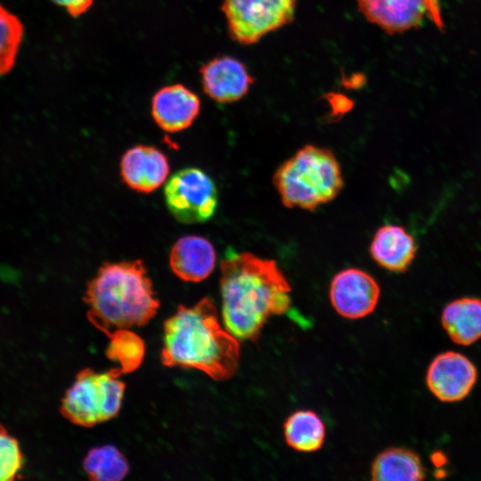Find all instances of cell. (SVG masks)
Returning <instances> with one entry per match:
<instances>
[{
	"label": "cell",
	"instance_id": "obj_20",
	"mask_svg": "<svg viewBox=\"0 0 481 481\" xmlns=\"http://www.w3.org/2000/svg\"><path fill=\"white\" fill-rule=\"evenodd\" d=\"M109 338L106 355L110 360L118 363L124 373L131 372L141 365L145 346L137 334L128 329H120L112 332Z\"/></svg>",
	"mask_w": 481,
	"mask_h": 481
},
{
	"label": "cell",
	"instance_id": "obj_7",
	"mask_svg": "<svg viewBox=\"0 0 481 481\" xmlns=\"http://www.w3.org/2000/svg\"><path fill=\"white\" fill-rule=\"evenodd\" d=\"M164 197L169 212L183 224L208 221L218 205L214 181L198 167L183 168L170 176L165 185Z\"/></svg>",
	"mask_w": 481,
	"mask_h": 481
},
{
	"label": "cell",
	"instance_id": "obj_16",
	"mask_svg": "<svg viewBox=\"0 0 481 481\" xmlns=\"http://www.w3.org/2000/svg\"><path fill=\"white\" fill-rule=\"evenodd\" d=\"M441 322L454 343L473 344L481 338V299L461 298L453 300L443 310Z\"/></svg>",
	"mask_w": 481,
	"mask_h": 481
},
{
	"label": "cell",
	"instance_id": "obj_15",
	"mask_svg": "<svg viewBox=\"0 0 481 481\" xmlns=\"http://www.w3.org/2000/svg\"><path fill=\"white\" fill-rule=\"evenodd\" d=\"M416 250L413 237L395 224L379 227L370 245L372 259L381 267L395 273L405 272L410 267Z\"/></svg>",
	"mask_w": 481,
	"mask_h": 481
},
{
	"label": "cell",
	"instance_id": "obj_10",
	"mask_svg": "<svg viewBox=\"0 0 481 481\" xmlns=\"http://www.w3.org/2000/svg\"><path fill=\"white\" fill-rule=\"evenodd\" d=\"M477 378L476 366L465 355L447 351L436 355L427 372V384L442 402H457L471 391Z\"/></svg>",
	"mask_w": 481,
	"mask_h": 481
},
{
	"label": "cell",
	"instance_id": "obj_13",
	"mask_svg": "<svg viewBox=\"0 0 481 481\" xmlns=\"http://www.w3.org/2000/svg\"><path fill=\"white\" fill-rule=\"evenodd\" d=\"M170 167L167 156L159 149L136 145L128 149L120 161L123 181L133 190L149 193L167 180Z\"/></svg>",
	"mask_w": 481,
	"mask_h": 481
},
{
	"label": "cell",
	"instance_id": "obj_12",
	"mask_svg": "<svg viewBox=\"0 0 481 481\" xmlns=\"http://www.w3.org/2000/svg\"><path fill=\"white\" fill-rule=\"evenodd\" d=\"M200 110L198 95L182 84L159 89L151 100V115L165 132L176 133L189 127Z\"/></svg>",
	"mask_w": 481,
	"mask_h": 481
},
{
	"label": "cell",
	"instance_id": "obj_4",
	"mask_svg": "<svg viewBox=\"0 0 481 481\" xmlns=\"http://www.w3.org/2000/svg\"><path fill=\"white\" fill-rule=\"evenodd\" d=\"M273 182L285 207L309 211L333 200L344 185L332 151L312 144L285 160L274 172Z\"/></svg>",
	"mask_w": 481,
	"mask_h": 481
},
{
	"label": "cell",
	"instance_id": "obj_17",
	"mask_svg": "<svg viewBox=\"0 0 481 481\" xmlns=\"http://www.w3.org/2000/svg\"><path fill=\"white\" fill-rule=\"evenodd\" d=\"M371 477L375 481H417L425 478V471L414 452L390 447L377 455L371 464Z\"/></svg>",
	"mask_w": 481,
	"mask_h": 481
},
{
	"label": "cell",
	"instance_id": "obj_21",
	"mask_svg": "<svg viewBox=\"0 0 481 481\" xmlns=\"http://www.w3.org/2000/svg\"><path fill=\"white\" fill-rule=\"evenodd\" d=\"M22 35L19 19L0 5V75L12 68Z\"/></svg>",
	"mask_w": 481,
	"mask_h": 481
},
{
	"label": "cell",
	"instance_id": "obj_8",
	"mask_svg": "<svg viewBox=\"0 0 481 481\" xmlns=\"http://www.w3.org/2000/svg\"><path fill=\"white\" fill-rule=\"evenodd\" d=\"M359 11L371 23L389 35L404 33L431 21L444 32L441 0H355Z\"/></svg>",
	"mask_w": 481,
	"mask_h": 481
},
{
	"label": "cell",
	"instance_id": "obj_14",
	"mask_svg": "<svg viewBox=\"0 0 481 481\" xmlns=\"http://www.w3.org/2000/svg\"><path fill=\"white\" fill-rule=\"evenodd\" d=\"M216 251L212 243L198 235L183 236L171 249L169 265L174 273L185 281L199 282L213 272Z\"/></svg>",
	"mask_w": 481,
	"mask_h": 481
},
{
	"label": "cell",
	"instance_id": "obj_3",
	"mask_svg": "<svg viewBox=\"0 0 481 481\" xmlns=\"http://www.w3.org/2000/svg\"><path fill=\"white\" fill-rule=\"evenodd\" d=\"M84 301L90 322L108 337L117 330L145 325L159 307L140 259L104 263L88 282Z\"/></svg>",
	"mask_w": 481,
	"mask_h": 481
},
{
	"label": "cell",
	"instance_id": "obj_18",
	"mask_svg": "<svg viewBox=\"0 0 481 481\" xmlns=\"http://www.w3.org/2000/svg\"><path fill=\"white\" fill-rule=\"evenodd\" d=\"M283 430L287 444L301 452L318 451L326 436L323 421L310 410H299L290 414L284 422Z\"/></svg>",
	"mask_w": 481,
	"mask_h": 481
},
{
	"label": "cell",
	"instance_id": "obj_11",
	"mask_svg": "<svg viewBox=\"0 0 481 481\" xmlns=\"http://www.w3.org/2000/svg\"><path fill=\"white\" fill-rule=\"evenodd\" d=\"M200 74L205 94L221 103L240 100L255 81L243 62L227 55L203 64Z\"/></svg>",
	"mask_w": 481,
	"mask_h": 481
},
{
	"label": "cell",
	"instance_id": "obj_22",
	"mask_svg": "<svg viewBox=\"0 0 481 481\" xmlns=\"http://www.w3.org/2000/svg\"><path fill=\"white\" fill-rule=\"evenodd\" d=\"M23 463L18 440L0 425V481L17 478Z\"/></svg>",
	"mask_w": 481,
	"mask_h": 481
},
{
	"label": "cell",
	"instance_id": "obj_9",
	"mask_svg": "<svg viewBox=\"0 0 481 481\" xmlns=\"http://www.w3.org/2000/svg\"><path fill=\"white\" fill-rule=\"evenodd\" d=\"M380 289L376 280L358 268L338 272L330 285V299L336 312L346 319H360L374 311Z\"/></svg>",
	"mask_w": 481,
	"mask_h": 481
},
{
	"label": "cell",
	"instance_id": "obj_23",
	"mask_svg": "<svg viewBox=\"0 0 481 481\" xmlns=\"http://www.w3.org/2000/svg\"><path fill=\"white\" fill-rule=\"evenodd\" d=\"M54 4L62 6L72 17H78L86 12L92 6L94 0H52Z\"/></svg>",
	"mask_w": 481,
	"mask_h": 481
},
{
	"label": "cell",
	"instance_id": "obj_2",
	"mask_svg": "<svg viewBox=\"0 0 481 481\" xmlns=\"http://www.w3.org/2000/svg\"><path fill=\"white\" fill-rule=\"evenodd\" d=\"M160 359L167 367L196 369L225 380L238 368L240 344L221 326L214 302L204 298L192 307L180 305L165 322Z\"/></svg>",
	"mask_w": 481,
	"mask_h": 481
},
{
	"label": "cell",
	"instance_id": "obj_19",
	"mask_svg": "<svg viewBox=\"0 0 481 481\" xmlns=\"http://www.w3.org/2000/svg\"><path fill=\"white\" fill-rule=\"evenodd\" d=\"M83 469L94 481H119L129 470L125 455L113 445L91 449L83 461Z\"/></svg>",
	"mask_w": 481,
	"mask_h": 481
},
{
	"label": "cell",
	"instance_id": "obj_1",
	"mask_svg": "<svg viewBox=\"0 0 481 481\" xmlns=\"http://www.w3.org/2000/svg\"><path fill=\"white\" fill-rule=\"evenodd\" d=\"M220 272L223 322L238 339L257 340L270 317L288 312L291 288L275 261L232 252Z\"/></svg>",
	"mask_w": 481,
	"mask_h": 481
},
{
	"label": "cell",
	"instance_id": "obj_6",
	"mask_svg": "<svg viewBox=\"0 0 481 481\" xmlns=\"http://www.w3.org/2000/svg\"><path fill=\"white\" fill-rule=\"evenodd\" d=\"M296 6L297 0H224L221 10L230 37L249 45L289 24Z\"/></svg>",
	"mask_w": 481,
	"mask_h": 481
},
{
	"label": "cell",
	"instance_id": "obj_5",
	"mask_svg": "<svg viewBox=\"0 0 481 481\" xmlns=\"http://www.w3.org/2000/svg\"><path fill=\"white\" fill-rule=\"evenodd\" d=\"M120 368L96 372L80 371L61 399V412L71 423L91 428L114 418L119 412L125 392Z\"/></svg>",
	"mask_w": 481,
	"mask_h": 481
}]
</instances>
